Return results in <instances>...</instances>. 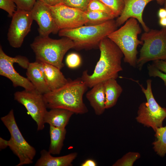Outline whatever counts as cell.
Listing matches in <instances>:
<instances>
[{
    "label": "cell",
    "instance_id": "cell-1",
    "mask_svg": "<svg viewBox=\"0 0 166 166\" xmlns=\"http://www.w3.org/2000/svg\"><path fill=\"white\" fill-rule=\"evenodd\" d=\"M100 55L92 74L84 71L81 78L87 86L91 88L110 79H116L123 70L121 60L124 55L118 47L107 37L99 43Z\"/></svg>",
    "mask_w": 166,
    "mask_h": 166
},
{
    "label": "cell",
    "instance_id": "cell-2",
    "mask_svg": "<svg viewBox=\"0 0 166 166\" xmlns=\"http://www.w3.org/2000/svg\"><path fill=\"white\" fill-rule=\"evenodd\" d=\"M88 87L81 78L69 79L62 87L43 95L47 108H60L83 114L88 110L83 101V95Z\"/></svg>",
    "mask_w": 166,
    "mask_h": 166
},
{
    "label": "cell",
    "instance_id": "cell-3",
    "mask_svg": "<svg viewBox=\"0 0 166 166\" xmlns=\"http://www.w3.org/2000/svg\"><path fill=\"white\" fill-rule=\"evenodd\" d=\"M117 27L116 20L113 19L97 25L62 29L58 33L59 36L72 40L74 44V48L88 49L98 46L101 41L117 30Z\"/></svg>",
    "mask_w": 166,
    "mask_h": 166
},
{
    "label": "cell",
    "instance_id": "cell-4",
    "mask_svg": "<svg viewBox=\"0 0 166 166\" xmlns=\"http://www.w3.org/2000/svg\"><path fill=\"white\" fill-rule=\"evenodd\" d=\"M37 61L48 63L60 69L64 66L62 61L66 53L74 48V44L70 38L63 37L58 39L39 35L30 44Z\"/></svg>",
    "mask_w": 166,
    "mask_h": 166
},
{
    "label": "cell",
    "instance_id": "cell-5",
    "mask_svg": "<svg viewBox=\"0 0 166 166\" xmlns=\"http://www.w3.org/2000/svg\"><path fill=\"white\" fill-rule=\"evenodd\" d=\"M139 23L136 18H130L123 26L107 37L121 51L124 61L134 67L136 65L137 47L143 43L138 37L142 32Z\"/></svg>",
    "mask_w": 166,
    "mask_h": 166
},
{
    "label": "cell",
    "instance_id": "cell-6",
    "mask_svg": "<svg viewBox=\"0 0 166 166\" xmlns=\"http://www.w3.org/2000/svg\"><path fill=\"white\" fill-rule=\"evenodd\" d=\"M140 40L143 43L136 65L140 70L149 61L166 59V27L144 32L142 34Z\"/></svg>",
    "mask_w": 166,
    "mask_h": 166
},
{
    "label": "cell",
    "instance_id": "cell-7",
    "mask_svg": "<svg viewBox=\"0 0 166 166\" xmlns=\"http://www.w3.org/2000/svg\"><path fill=\"white\" fill-rule=\"evenodd\" d=\"M1 119L10 135L8 140L9 147L19 159V163L16 166L32 164L36 154V150L22 134L16 122L14 110L11 109L7 114L1 117Z\"/></svg>",
    "mask_w": 166,
    "mask_h": 166
},
{
    "label": "cell",
    "instance_id": "cell-8",
    "mask_svg": "<svg viewBox=\"0 0 166 166\" xmlns=\"http://www.w3.org/2000/svg\"><path fill=\"white\" fill-rule=\"evenodd\" d=\"M135 81L140 87L147 100L140 105L136 120L145 126L152 128L155 132L157 128L163 126V121L166 119V108L160 106L156 100L152 92L151 80H147L146 88L137 81Z\"/></svg>",
    "mask_w": 166,
    "mask_h": 166
},
{
    "label": "cell",
    "instance_id": "cell-9",
    "mask_svg": "<svg viewBox=\"0 0 166 166\" xmlns=\"http://www.w3.org/2000/svg\"><path fill=\"white\" fill-rule=\"evenodd\" d=\"M30 62L26 57L18 56L10 57L6 54L0 46V75L10 80L15 87H21L25 89L36 90L34 87L27 78L21 75L14 69V64L17 63L22 68H27Z\"/></svg>",
    "mask_w": 166,
    "mask_h": 166
},
{
    "label": "cell",
    "instance_id": "cell-10",
    "mask_svg": "<svg viewBox=\"0 0 166 166\" xmlns=\"http://www.w3.org/2000/svg\"><path fill=\"white\" fill-rule=\"evenodd\" d=\"M14 99L23 105L29 114L36 122L37 130H42L45 127L44 117L47 107L43 95L36 90L25 89L17 91L14 94Z\"/></svg>",
    "mask_w": 166,
    "mask_h": 166
},
{
    "label": "cell",
    "instance_id": "cell-11",
    "mask_svg": "<svg viewBox=\"0 0 166 166\" xmlns=\"http://www.w3.org/2000/svg\"><path fill=\"white\" fill-rule=\"evenodd\" d=\"M50 8L59 30L76 28L85 25L87 22L85 12L67 6L63 3L50 6Z\"/></svg>",
    "mask_w": 166,
    "mask_h": 166
},
{
    "label": "cell",
    "instance_id": "cell-12",
    "mask_svg": "<svg viewBox=\"0 0 166 166\" xmlns=\"http://www.w3.org/2000/svg\"><path fill=\"white\" fill-rule=\"evenodd\" d=\"M33 20L30 11L17 9L12 17L7 34V39L12 47L19 48L22 46L30 31Z\"/></svg>",
    "mask_w": 166,
    "mask_h": 166
},
{
    "label": "cell",
    "instance_id": "cell-13",
    "mask_svg": "<svg viewBox=\"0 0 166 166\" xmlns=\"http://www.w3.org/2000/svg\"><path fill=\"white\" fill-rule=\"evenodd\" d=\"M30 11L33 20L38 25L40 36H48L51 33L58 32L59 30L52 15L50 6L37 0Z\"/></svg>",
    "mask_w": 166,
    "mask_h": 166
},
{
    "label": "cell",
    "instance_id": "cell-14",
    "mask_svg": "<svg viewBox=\"0 0 166 166\" xmlns=\"http://www.w3.org/2000/svg\"><path fill=\"white\" fill-rule=\"evenodd\" d=\"M166 0H124V6L121 14L116 20L118 27L124 24L131 18L136 19L144 32L150 30L146 24L143 18V12L146 5L150 2L155 1L157 4L163 5Z\"/></svg>",
    "mask_w": 166,
    "mask_h": 166
},
{
    "label": "cell",
    "instance_id": "cell-15",
    "mask_svg": "<svg viewBox=\"0 0 166 166\" xmlns=\"http://www.w3.org/2000/svg\"><path fill=\"white\" fill-rule=\"evenodd\" d=\"M26 69L27 78L37 91L43 95L50 91L46 82L41 62L36 61L30 62Z\"/></svg>",
    "mask_w": 166,
    "mask_h": 166
},
{
    "label": "cell",
    "instance_id": "cell-16",
    "mask_svg": "<svg viewBox=\"0 0 166 166\" xmlns=\"http://www.w3.org/2000/svg\"><path fill=\"white\" fill-rule=\"evenodd\" d=\"M41 63L46 82L50 91L62 87L68 82L69 79L65 77L61 69L51 64Z\"/></svg>",
    "mask_w": 166,
    "mask_h": 166
},
{
    "label": "cell",
    "instance_id": "cell-17",
    "mask_svg": "<svg viewBox=\"0 0 166 166\" xmlns=\"http://www.w3.org/2000/svg\"><path fill=\"white\" fill-rule=\"evenodd\" d=\"M40 154V157L35 164V166H71L77 155L74 152L63 156L54 157L45 149L42 150Z\"/></svg>",
    "mask_w": 166,
    "mask_h": 166
},
{
    "label": "cell",
    "instance_id": "cell-18",
    "mask_svg": "<svg viewBox=\"0 0 166 166\" xmlns=\"http://www.w3.org/2000/svg\"><path fill=\"white\" fill-rule=\"evenodd\" d=\"M91 88L86 93V97L95 114L100 116L104 113L106 109L104 82L96 84Z\"/></svg>",
    "mask_w": 166,
    "mask_h": 166
},
{
    "label": "cell",
    "instance_id": "cell-19",
    "mask_svg": "<svg viewBox=\"0 0 166 166\" xmlns=\"http://www.w3.org/2000/svg\"><path fill=\"white\" fill-rule=\"evenodd\" d=\"M74 114L72 112L64 109H51L46 113L44 122L45 124H48L49 125L55 127L65 128L70 118Z\"/></svg>",
    "mask_w": 166,
    "mask_h": 166
},
{
    "label": "cell",
    "instance_id": "cell-20",
    "mask_svg": "<svg viewBox=\"0 0 166 166\" xmlns=\"http://www.w3.org/2000/svg\"><path fill=\"white\" fill-rule=\"evenodd\" d=\"M116 79H110L104 82L106 109L115 105L123 91L122 88Z\"/></svg>",
    "mask_w": 166,
    "mask_h": 166
},
{
    "label": "cell",
    "instance_id": "cell-21",
    "mask_svg": "<svg viewBox=\"0 0 166 166\" xmlns=\"http://www.w3.org/2000/svg\"><path fill=\"white\" fill-rule=\"evenodd\" d=\"M49 126L50 143L48 151L51 154H59L63 146L66 133V129L51 125Z\"/></svg>",
    "mask_w": 166,
    "mask_h": 166
},
{
    "label": "cell",
    "instance_id": "cell-22",
    "mask_svg": "<svg viewBox=\"0 0 166 166\" xmlns=\"http://www.w3.org/2000/svg\"><path fill=\"white\" fill-rule=\"evenodd\" d=\"M155 132L156 140L152 143L153 148L158 155L162 157L166 154V125L157 128Z\"/></svg>",
    "mask_w": 166,
    "mask_h": 166
},
{
    "label": "cell",
    "instance_id": "cell-23",
    "mask_svg": "<svg viewBox=\"0 0 166 166\" xmlns=\"http://www.w3.org/2000/svg\"><path fill=\"white\" fill-rule=\"evenodd\" d=\"M85 12L88 20L85 25L86 26L100 24L116 18L113 15L103 12L86 11Z\"/></svg>",
    "mask_w": 166,
    "mask_h": 166
},
{
    "label": "cell",
    "instance_id": "cell-24",
    "mask_svg": "<svg viewBox=\"0 0 166 166\" xmlns=\"http://www.w3.org/2000/svg\"><path fill=\"white\" fill-rule=\"evenodd\" d=\"M140 156L138 152H129L124 155L121 158L118 160L113 166H132L135 161Z\"/></svg>",
    "mask_w": 166,
    "mask_h": 166
},
{
    "label": "cell",
    "instance_id": "cell-25",
    "mask_svg": "<svg viewBox=\"0 0 166 166\" xmlns=\"http://www.w3.org/2000/svg\"><path fill=\"white\" fill-rule=\"evenodd\" d=\"M109 8L115 18L121 14L124 6V0H100Z\"/></svg>",
    "mask_w": 166,
    "mask_h": 166
},
{
    "label": "cell",
    "instance_id": "cell-26",
    "mask_svg": "<svg viewBox=\"0 0 166 166\" xmlns=\"http://www.w3.org/2000/svg\"><path fill=\"white\" fill-rule=\"evenodd\" d=\"M87 11L103 12L114 16L111 9L100 0H91L88 5Z\"/></svg>",
    "mask_w": 166,
    "mask_h": 166
},
{
    "label": "cell",
    "instance_id": "cell-27",
    "mask_svg": "<svg viewBox=\"0 0 166 166\" xmlns=\"http://www.w3.org/2000/svg\"><path fill=\"white\" fill-rule=\"evenodd\" d=\"M91 0H64L63 3L65 5L80 10L87 11L88 5Z\"/></svg>",
    "mask_w": 166,
    "mask_h": 166
},
{
    "label": "cell",
    "instance_id": "cell-28",
    "mask_svg": "<svg viewBox=\"0 0 166 166\" xmlns=\"http://www.w3.org/2000/svg\"><path fill=\"white\" fill-rule=\"evenodd\" d=\"M0 8L6 12L9 17H12L17 7L13 0H0Z\"/></svg>",
    "mask_w": 166,
    "mask_h": 166
},
{
    "label": "cell",
    "instance_id": "cell-29",
    "mask_svg": "<svg viewBox=\"0 0 166 166\" xmlns=\"http://www.w3.org/2000/svg\"><path fill=\"white\" fill-rule=\"evenodd\" d=\"M81 58L79 54L76 53H71L66 57L65 62L67 66L71 69L78 67L81 64Z\"/></svg>",
    "mask_w": 166,
    "mask_h": 166
},
{
    "label": "cell",
    "instance_id": "cell-30",
    "mask_svg": "<svg viewBox=\"0 0 166 166\" xmlns=\"http://www.w3.org/2000/svg\"><path fill=\"white\" fill-rule=\"evenodd\" d=\"M15 3L17 9L30 11L33 8L36 0H13Z\"/></svg>",
    "mask_w": 166,
    "mask_h": 166
},
{
    "label": "cell",
    "instance_id": "cell-31",
    "mask_svg": "<svg viewBox=\"0 0 166 166\" xmlns=\"http://www.w3.org/2000/svg\"><path fill=\"white\" fill-rule=\"evenodd\" d=\"M148 74L150 77H158L163 80L166 87V73L160 71L153 65L148 64L147 66Z\"/></svg>",
    "mask_w": 166,
    "mask_h": 166
},
{
    "label": "cell",
    "instance_id": "cell-32",
    "mask_svg": "<svg viewBox=\"0 0 166 166\" xmlns=\"http://www.w3.org/2000/svg\"><path fill=\"white\" fill-rule=\"evenodd\" d=\"M152 65L160 71L166 73V59L153 61Z\"/></svg>",
    "mask_w": 166,
    "mask_h": 166
},
{
    "label": "cell",
    "instance_id": "cell-33",
    "mask_svg": "<svg viewBox=\"0 0 166 166\" xmlns=\"http://www.w3.org/2000/svg\"><path fill=\"white\" fill-rule=\"evenodd\" d=\"M45 4L50 6H53L63 3L64 0H39Z\"/></svg>",
    "mask_w": 166,
    "mask_h": 166
},
{
    "label": "cell",
    "instance_id": "cell-34",
    "mask_svg": "<svg viewBox=\"0 0 166 166\" xmlns=\"http://www.w3.org/2000/svg\"><path fill=\"white\" fill-rule=\"evenodd\" d=\"M97 162L93 160L88 159L85 160L81 164V166H96Z\"/></svg>",
    "mask_w": 166,
    "mask_h": 166
},
{
    "label": "cell",
    "instance_id": "cell-35",
    "mask_svg": "<svg viewBox=\"0 0 166 166\" xmlns=\"http://www.w3.org/2000/svg\"><path fill=\"white\" fill-rule=\"evenodd\" d=\"M9 146L8 140H5L2 137H0V149H4Z\"/></svg>",
    "mask_w": 166,
    "mask_h": 166
},
{
    "label": "cell",
    "instance_id": "cell-36",
    "mask_svg": "<svg viewBox=\"0 0 166 166\" xmlns=\"http://www.w3.org/2000/svg\"><path fill=\"white\" fill-rule=\"evenodd\" d=\"M158 16L159 18H166V9L160 8L158 12Z\"/></svg>",
    "mask_w": 166,
    "mask_h": 166
},
{
    "label": "cell",
    "instance_id": "cell-37",
    "mask_svg": "<svg viewBox=\"0 0 166 166\" xmlns=\"http://www.w3.org/2000/svg\"><path fill=\"white\" fill-rule=\"evenodd\" d=\"M159 23L162 27H166V18H159Z\"/></svg>",
    "mask_w": 166,
    "mask_h": 166
},
{
    "label": "cell",
    "instance_id": "cell-38",
    "mask_svg": "<svg viewBox=\"0 0 166 166\" xmlns=\"http://www.w3.org/2000/svg\"><path fill=\"white\" fill-rule=\"evenodd\" d=\"M164 5V8L166 9V0H165Z\"/></svg>",
    "mask_w": 166,
    "mask_h": 166
}]
</instances>
